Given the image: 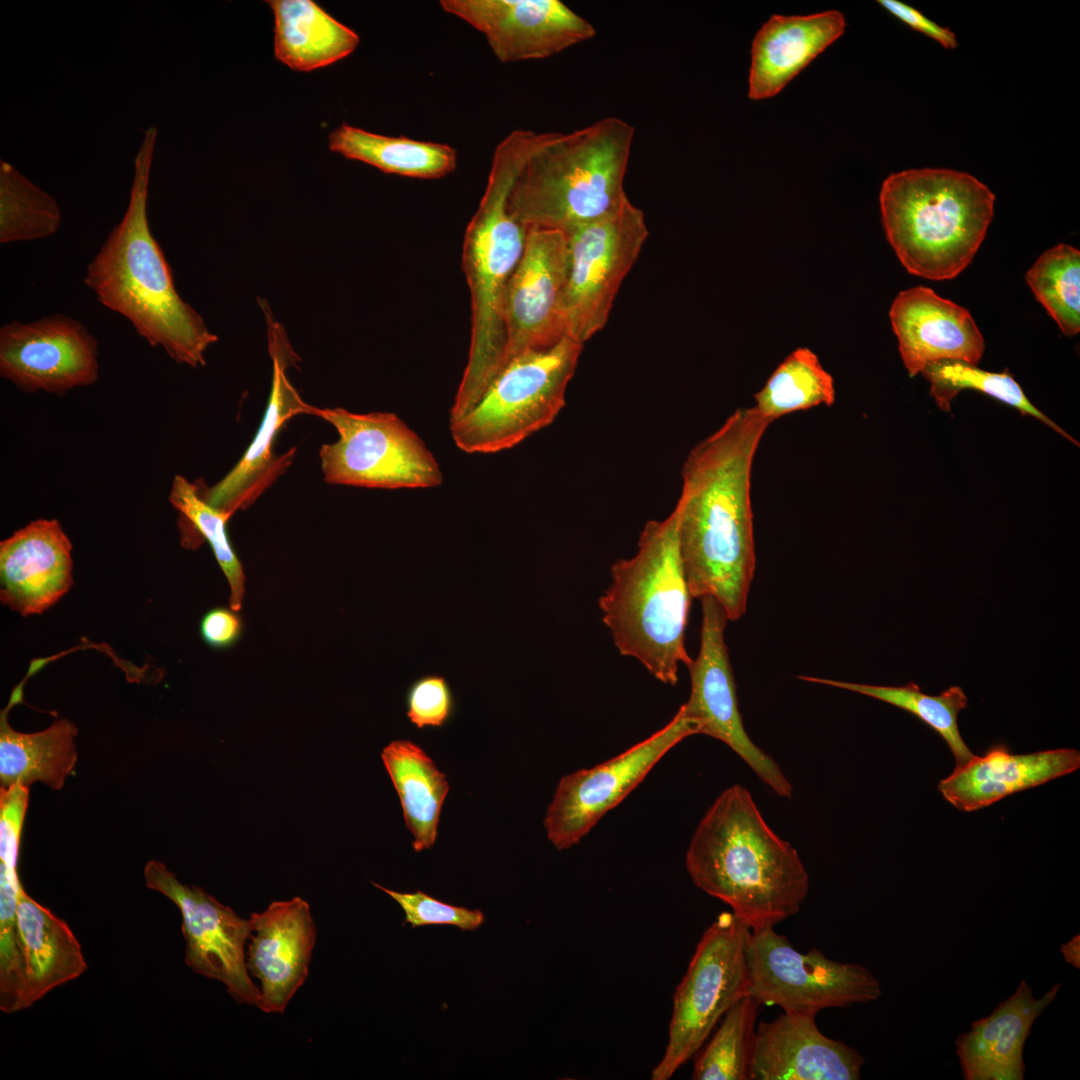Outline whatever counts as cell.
Instances as JSON below:
<instances>
[{"mask_svg": "<svg viewBox=\"0 0 1080 1080\" xmlns=\"http://www.w3.org/2000/svg\"><path fill=\"white\" fill-rule=\"evenodd\" d=\"M770 424L754 407L735 410L681 469L674 509L688 589L692 598H714L731 621L745 614L755 573L751 472Z\"/></svg>", "mask_w": 1080, "mask_h": 1080, "instance_id": "cell-1", "label": "cell"}, {"mask_svg": "<svg viewBox=\"0 0 1080 1080\" xmlns=\"http://www.w3.org/2000/svg\"><path fill=\"white\" fill-rule=\"evenodd\" d=\"M157 134L156 126L144 132L127 209L87 265L83 281L101 305L126 318L151 347L197 368L206 364L205 352L218 337L178 294L149 226L148 187Z\"/></svg>", "mask_w": 1080, "mask_h": 1080, "instance_id": "cell-2", "label": "cell"}, {"mask_svg": "<svg viewBox=\"0 0 1080 1080\" xmlns=\"http://www.w3.org/2000/svg\"><path fill=\"white\" fill-rule=\"evenodd\" d=\"M685 863L695 886L728 905L751 932L797 914L809 891L797 850L771 829L741 785L726 788L708 808Z\"/></svg>", "mask_w": 1080, "mask_h": 1080, "instance_id": "cell-3", "label": "cell"}, {"mask_svg": "<svg viewBox=\"0 0 1080 1080\" xmlns=\"http://www.w3.org/2000/svg\"><path fill=\"white\" fill-rule=\"evenodd\" d=\"M554 134L519 129L497 145L486 189L466 228L462 265L471 295V340L449 422L473 409L503 366L505 293L527 235L510 212L509 196L527 160Z\"/></svg>", "mask_w": 1080, "mask_h": 1080, "instance_id": "cell-4", "label": "cell"}, {"mask_svg": "<svg viewBox=\"0 0 1080 1080\" xmlns=\"http://www.w3.org/2000/svg\"><path fill=\"white\" fill-rule=\"evenodd\" d=\"M599 597L602 622L623 656L635 658L657 680L675 685L678 668L692 662L685 646L691 595L679 551L675 509L648 521L636 553L611 566Z\"/></svg>", "mask_w": 1080, "mask_h": 1080, "instance_id": "cell-5", "label": "cell"}, {"mask_svg": "<svg viewBox=\"0 0 1080 1080\" xmlns=\"http://www.w3.org/2000/svg\"><path fill=\"white\" fill-rule=\"evenodd\" d=\"M879 202L886 238L904 268L940 281L955 278L973 260L993 218L995 195L968 173L924 168L888 176Z\"/></svg>", "mask_w": 1080, "mask_h": 1080, "instance_id": "cell-6", "label": "cell"}, {"mask_svg": "<svg viewBox=\"0 0 1080 1080\" xmlns=\"http://www.w3.org/2000/svg\"><path fill=\"white\" fill-rule=\"evenodd\" d=\"M634 127L605 117L554 137L518 174L509 209L524 227L568 233L616 210L627 195L624 178Z\"/></svg>", "mask_w": 1080, "mask_h": 1080, "instance_id": "cell-7", "label": "cell"}, {"mask_svg": "<svg viewBox=\"0 0 1080 1080\" xmlns=\"http://www.w3.org/2000/svg\"><path fill=\"white\" fill-rule=\"evenodd\" d=\"M582 347L565 336L507 362L473 409L449 423L456 446L466 453H496L551 424L565 404Z\"/></svg>", "mask_w": 1080, "mask_h": 1080, "instance_id": "cell-8", "label": "cell"}, {"mask_svg": "<svg viewBox=\"0 0 1080 1080\" xmlns=\"http://www.w3.org/2000/svg\"><path fill=\"white\" fill-rule=\"evenodd\" d=\"M751 930L732 912L702 934L673 995L664 1055L652 1080H668L702 1048L719 1020L749 994L746 946Z\"/></svg>", "mask_w": 1080, "mask_h": 1080, "instance_id": "cell-9", "label": "cell"}, {"mask_svg": "<svg viewBox=\"0 0 1080 1080\" xmlns=\"http://www.w3.org/2000/svg\"><path fill=\"white\" fill-rule=\"evenodd\" d=\"M313 415L330 423L339 434L337 441L323 444L319 451L327 483L381 489L442 484L438 461L396 414L314 407Z\"/></svg>", "mask_w": 1080, "mask_h": 1080, "instance_id": "cell-10", "label": "cell"}, {"mask_svg": "<svg viewBox=\"0 0 1080 1080\" xmlns=\"http://www.w3.org/2000/svg\"><path fill=\"white\" fill-rule=\"evenodd\" d=\"M746 960L749 995L784 1012L816 1015L826 1008L867 1004L882 995L878 979L866 967L833 961L816 948L801 953L774 927L750 932Z\"/></svg>", "mask_w": 1080, "mask_h": 1080, "instance_id": "cell-11", "label": "cell"}, {"mask_svg": "<svg viewBox=\"0 0 1080 1080\" xmlns=\"http://www.w3.org/2000/svg\"><path fill=\"white\" fill-rule=\"evenodd\" d=\"M648 234L643 211L628 198L611 213L566 233L567 336L584 344L606 325Z\"/></svg>", "mask_w": 1080, "mask_h": 1080, "instance_id": "cell-12", "label": "cell"}, {"mask_svg": "<svg viewBox=\"0 0 1080 1080\" xmlns=\"http://www.w3.org/2000/svg\"><path fill=\"white\" fill-rule=\"evenodd\" d=\"M697 728L681 705L661 729L621 754L562 777L543 821L558 850L578 844L598 821L646 777L658 761Z\"/></svg>", "mask_w": 1080, "mask_h": 1080, "instance_id": "cell-13", "label": "cell"}, {"mask_svg": "<svg viewBox=\"0 0 1080 1080\" xmlns=\"http://www.w3.org/2000/svg\"><path fill=\"white\" fill-rule=\"evenodd\" d=\"M702 624L700 648L696 659L687 666L691 681L690 696L682 704L686 715L704 734L730 747L777 795L790 798L791 782L775 760L759 748L747 734L737 696V688L725 642L729 620L722 605L714 598H700Z\"/></svg>", "mask_w": 1080, "mask_h": 1080, "instance_id": "cell-14", "label": "cell"}, {"mask_svg": "<svg viewBox=\"0 0 1080 1080\" xmlns=\"http://www.w3.org/2000/svg\"><path fill=\"white\" fill-rule=\"evenodd\" d=\"M568 278L566 233L527 228L522 257L505 293L503 366L521 354L549 348L567 336Z\"/></svg>", "mask_w": 1080, "mask_h": 1080, "instance_id": "cell-15", "label": "cell"}, {"mask_svg": "<svg viewBox=\"0 0 1080 1080\" xmlns=\"http://www.w3.org/2000/svg\"><path fill=\"white\" fill-rule=\"evenodd\" d=\"M144 877L148 888L165 895L181 912L187 966L225 984L238 1003L257 1006L260 990L249 975L244 953L253 932L251 920L239 917L204 889L181 883L159 861L146 864Z\"/></svg>", "mask_w": 1080, "mask_h": 1080, "instance_id": "cell-16", "label": "cell"}, {"mask_svg": "<svg viewBox=\"0 0 1080 1080\" xmlns=\"http://www.w3.org/2000/svg\"><path fill=\"white\" fill-rule=\"evenodd\" d=\"M0 375L26 393L64 395L94 384L98 342L80 321L54 313L0 327Z\"/></svg>", "mask_w": 1080, "mask_h": 1080, "instance_id": "cell-17", "label": "cell"}, {"mask_svg": "<svg viewBox=\"0 0 1080 1080\" xmlns=\"http://www.w3.org/2000/svg\"><path fill=\"white\" fill-rule=\"evenodd\" d=\"M261 304L266 316L268 351L273 362L267 407L255 437L238 463L215 485L201 488L204 498L212 506L232 515L252 505L290 466L295 448L276 455L273 446L277 435L289 419L301 414L313 415L315 407L303 401L288 380L286 369L299 358L266 302Z\"/></svg>", "mask_w": 1080, "mask_h": 1080, "instance_id": "cell-18", "label": "cell"}, {"mask_svg": "<svg viewBox=\"0 0 1080 1080\" xmlns=\"http://www.w3.org/2000/svg\"><path fill=\"white\" fill-rule=\"evenodd\" d=\"M440 5L482 33L503 63L544 59L596 34L560 0H441Z\"/></svg>", "mask_w": 1080, "mask_h": 1080, "instance_id": "cell-19", "label": "cell"}, {"mask_svg": "<svg viewBox=\"0 0 1080 1080\" xmlns=\"http://www.w3.org/2000/svg\"><path fill=\"white\" fill-rule=\"evenodd\" d=\"M255 935L247 953L249 974L261 982L257 1007L283 1013L305 982L316 940L309 904L300 897L274 901L250 917Z\"/></svg>", "mask_w": 1080, "mask_h": 1080, "instance_id": "cell-20", "label": "cell"}, {"mask_svg": "<svg viewBox=\"0 0 1080 1080\" xmlns=\"http://www.w3.org/2000/svg\"><path fill=\"white\" fill-rule=\"evenodd\" d=\"M889 317L910 377L933 362L977 365L983 356L984 338L970 312L931 288L916 286L899 292Z\"/></svg>", "mask_w": 1080, "mask_h": 1080, "instance_id": "cell-21", "label": "cell"}, {"mask_svg": "<svg viewBox=\"0 0 1080 1080\" xmlns=\"http://www.w3.org/2000/svg\"><path fill=\"white\" fill-rule=\"evenodd\" d=\"M816 1015L784 1012L756 1028L751 1080H857L865 1058L824 1035Z\"/></svg>", "mask_w": 1080, "mask_h": 1080, "instance_id": "cell-22", "label": "cell"}, {"mask_svg": "<svg viewBox=\"0 0 1080 1080\" xmlns=\"http://www.w3.org/2000/svg\"><path fill=\"white\" fill-rule=\"evenodd\" d=\"M72 545L56 519H38L0 543V600L22 616L41 614L70 589Z\"/></svg>", "mask_w": 1080, "mask_h": 1080, "instance_id": "cell-23", "label": "cell"}, {"mask_svg": "<svg viewBox=\"0 0 1080 1080\" xmlns=\"http://www.w3.org/2000/svg\"><path fill=\"white\" fill-rule=\"evenodd\" d=\"M1061 983L1040 998L1022 980L1015 992L990 1015L973 1022L955 1040L965 1080H1022L1026 1066L1023 1050L1035 1020L1057 997Z\"/></svg>", "mask_w": 1080, "mask_h": 1080, "instance_id": "cell-24", "label": "cell"}, {"mask_svg": "<svg viewBox=\"0 0 1080 1080\" xmlns=\"http://www.w3.org/2000/svg\"><path fill=\"white\" fill-rule=\"evenodd\" d=\"M1080 752L1058 748L1013 754L996 744L983 756L975 755L939 782L945 800L960 811L972 812L999 800L1076 771Z\"/></svg>", "mask_w": 1080, "mask_h": 1080, "instance_id": "cell-25", "label": "cell"}, {"mask_svg": "<svg viewBox=\"0 0 1080 1080\" xmlns=\"http://www.w3.org/2000/svg\"><path fill=\"white\" fill-rule=\"evenodd\" d=\"M837 10L805 16L772 15L756 33L751 49L748 97L761 100L779 93L845 30Z\"/></svg>", "mask_w": 1080, "mask_h": 1080, "instance_id": "cell-26", "label": "cell"}, {"mask_svg": "<svg viewBox=\"0 0 1080 1080\" xmlns=\"http://www.w3.org/2000/svg\"><path fill=\"white\" fill-rule=\"evenodd\" d=\"M25 964L21 1010L53 988L78 978L87 968L68 924L20 888L17 906Z\"/></svg>", "mask_w": 1080, "mask_h": 1080, "instance_id": "cell-27", "label": "cell"}, {"mask_svg": "<svg viewBox=\"0 0 1080 1080\" xmlns=\"http://www.w3.org/2000/svg\"><path fill=\"white\" fill-rule=\"evenodd\" d=\"M274 15V56L292 70L310 72L350 55L360 38L313 0L267 1Z\"/></svg>", "mask_w": 1080, "mask_h": 1080, "instance_id": "cell-28", "label": "cell"}, {"mask_svg": "<svg viewBox=\"0 0 1080 1080\" xmlns=\"http://www.w3.org/2000/svg\"><path fill=\"white\" fill-rule=\"evenodd\" d=\"M21 686L11 695L0 715V783L8 787L30 786L40 781L60 790L77 762V727L68 719L55 721L45 730L22 733L8 723V710L21 700Z\"/></svg>", "mask_w": 1080, "mask_h": 1080, "instance_id": "cell-29", "label": "cell"}, {"mask_svg": "<svg viewBox=\"0 0 1080 1080\" xmlns=\"http://www.w3.org/2000/svg\"><path fill=\"white\" fill-rule=\"evenodd\" d=\"M381 758L401 802L406 827L416 852L430 849L450 786L446 775L417 744L394 740Z\"/></svg>", "mask_w": 1080, "mask_h": 1080, "instance_id": "cell-30", "label": "cell"}, {"mask_svg": "<svg viewBox=\"0 0 1080 1080\" xmlns=\"http://www.w3.org/2000/svg\"><path fill=\"white\" fill-rule=\"evenodd\" d=\"M328 146L347 159L412 178H441L457 163L456 150L447 144L380 135L347 123L330 133Z\"/></svg>", "mask_w": 1080, "mask_h": 1080, "instance_id": "cell-31", "label": "cell"}, {"mask_svg": "<svg viewBox=\"0 0 1080 1080\" xmlns=\"http://www.w3.org/2000/svg\"><path fill=\"white\" fill-rule=\"evenodd\" d=\"M169 501L179 513L182 546L194 550L208 543L229 583L231 609L239 611L245 593V575L227 532L232 514L212 506L204 498L201 487L181 475L172 481Z\"/></svg>", "mask_w": 1080, "mask_h": 1080, "instance_id": "cell-32", "label": "cell"}, {"mask_svg": "<svg viewBox=\"0 0 1080 1080\" xmlns=\"http://www.w3.org/2000/svg\"><path fill=\"white\" fill-rule=\"evenodd\" d=\"M798 678L866 695L913 714L945 740L955 758L954 769L964 766L975 756L958 728V714L968 704L967 696L959 686H951L941 694L932 696L922 692L914 682L904 686H881L812 676Z\"/></svg>", "mask_w": 1080, "mask_h": 1080, "instance_id": "cell-33", "label": "cell"}, {"mask_svg": "<svg viewBox=\"0 0 1080 1080\" xmlns=\"http://www.w3.org/2000/svg\"><path fill=\"white\" fill-rule=\"evenodd\" d=\"M756 411L769 422L792 412L835 402L832 376L808 348H798L754 395Z\"/></svg>", "mask_w": 1080, "mask_h": 1080, "instance_id": "cell-34", "label": "cell"}, {"mask_svg": "<svg viewBox=\"0 0 1080 1080\" xmlns=\"http://www.w3.org/2000/svg\"><path fill=\"white\" fill-rule=\"evenodd\" d=\"M60 206L12 164L0 160V243L32 241L56 234Z\"/></svg>", "mask_w": 1080, "mask_h": 1080, "instance_id": "cell-35", "label": "cell"}, {"mask_svg": "<svg viewBox=\"0 0 1080 1080\" xmlns=\"http://www.w3.org/2000/svg\"><path fill=\"white\" fill-rule=\"evenodd\" d=\"M921 374L929 382L930 394L943 411H950L951 401L960 391L975 390L1017 409L1023 415L1040 420L1078 445L1073 437L1030 402L1022 387L1009 373L985 371L963 361L943 360L928 364Z\"/></svg>", "mask_w": 1080, "mask_h": 1080, "instance_id": "cell-36", "label": "cell"}, {"mask_svg": "<svg viewBox=\"0 0 1080 1080\" xmlns=\"http://www.w3.org/2000/svg\"><path fill=\"white\" fill-rule=\"evenodd\" d=\"M761 1004L746 995L731 1006L710 1042L694 1058V1080H751L755 1023Z\"/></svg>", "mask_w": 1080, "mask_h": 1080, "instance_id": "cell-37", "label": "cell"}, {"mask_svg": "<svg viewBox=\"0 0 1080 1080\" xmlns=\"http://www.w3.org/2000/svg\"><path fill=\"white\" fill-rule=\"evenodd\" d=\"M1035 298L1068 337L1080 331V252L1058 244L1043 252L1025 275Z\"/></svg>", "mask_w": 1080, "mask_h": 1080, "instance_id": "cell-38", "label": "cell"}, {"mask_svg": "<svg viewBox=\"0 0 1080 1080\" xmlns=\"http://www.w3.org/2000/svg\"><path fill=\"white\" fill-rule=\"evenodd\" d=\"M375 887L393 898L403 909L405 921L412 928L426 925H452L463 931H475L484 922V914L478 910L444 903L426 893L417 890L413 893H401L387 889L377 883Z\"/></svg>", "mask_w": 1080, "mask_h": 1080, "instance_id": "cell-39", "label": "cell"}, {"mask_svg": "<svg viewBox=\"0 0 1080 1080\" xmlns=\"http://www.w3.org/2000/svg\"><path fill=\"white\" fill-rule=\"evenodd\" d=\"M407 717L417 728L441 727L451 717L454 699L447 680L436 674L416 679L406 694Z\"/></svg>", "mask_w": 1080, "mask_h": 1080, "instance_id": "cell-40", "label": "cell"}, {"mask_svg": "<svg viewBox=\"0 0 1080 1080\" xmlns=\"http://www.w3.org/2000/svg\"><path fill=\"white\" fill-rule=\"evenodd\" d=\"M29 787L20 783L0 788V863L17 869Z\"/></svg>", "mask_w": 1080, "mask_h": 1080, "instance_id": "cell-41", "label": "cell"}, {"mask_svg": "<svg viewBox=\"0 0 1080 1080\" xmlns=\"http://www.w3.org/2000/svg\"><path fill=\"white\" fill-rule=\"evenodd\" d=\"M233 609L215 607L207 611L200 622L204 642L214 649L233 646L241 637L243 622Z\"/></svg>", "mask_w": 1080, "mask_h": 1080, "instance_id": "cell-42", "label": "cell"}, {"mask_svg": "<svg viewBox=\"0 0 1080 1080\" xmlns=\"http://www.w3.org/2000/svg\"><path fill=\"white\" fill-rule=\"evenodd\" d=\"M878 3L906 25L931 37L945 48L953 49L957 46L956 36L952 31L937 25L909 5L896 0H879Z\"/></svg>", "mask_w": 1080, "mask_h": 1080, "instance_id": "cell-43", "label": "cell"}, {"mask_svg": "<svg viewBox=\"0 0 1080 1080\" xmlns=\"http://www.w3.org/2000/svg\"><path fill=\"white\" fill-rule=\"evenodd\" d=\"M1079 940L1080 937L1079 935H1077L1067 943L1063 944L1060 948V951L1063 954L1065 961L1076 968H1079L1080 966Z\"/></svg>", "mask_w": 1080, "mask_h": 1080, "instance_id": "cell-44", "label": "cell"}]
</instances>
